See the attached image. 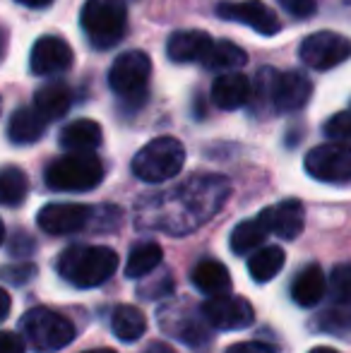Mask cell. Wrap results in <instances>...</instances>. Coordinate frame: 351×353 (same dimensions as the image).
I'll return each instance as SVG.
<instances>
[{
    "mask_svg": "<svg viewBox=\"0 0 351 353\" xmlns=\"http://www.w3.org/2000/svg\"><path fill=\"white\" fill-rule=\"evenodd\" d=\"M118 267L116 250L106 245H72L58 257V274L77 288H94L111 279Z\"/></svg>",
    "mask_w": 351,
    "mask_h": 353,
    "instance_id": "6da1fadb",
    "label": "cell"
},
{
    "mask_svg": "<svg viewBox=\"0 0 351 353\" xmlns=\"http://www.w3.org/2000/svg\"><path fill=\"white\" fill-rule=\"evenodd\" d=\"M87 41L99 51L113 48L128 29V10L123 0H87L80 14Z\"/></svg>",
    "mask_w": 351,
    "mask_h": 353,
    "instance_id": "7a4b0ae2",
    "label": "cell"
},
{
    "mask_svg": "<svg viewBox=\"0 0 351 353\" xmlns=\"http://www.w3.org/2000/svg\"><path fill=\"white\" fill-rule=\"evenodd\" d=\"M185 149L176 137H157L147 142L132 159V173L142 183H164L181 173Z\"/></svg>",
    "mask_w": 351,
    "mask_h": 353,
    "instance_id": "3957f363",
    "label": "cell"
},
{
    "mask_svg": "<svg viewBox=\"0 0 351 353\" xmlns=\"http://www.w3.org/2000/svg\"><path fill=\"white\" fill-rule=\"evenodd\" d=\"M101 181L103 163L94 154H66L46 168V185L58 192H87Z\"/></svg>",
    "mask_w": 351,
    "mask_h": 353,
    "instance_id": "277c9868",
    "label": "cell"
},
{
    "mask_svg": "<svg viewBox=\"0 0 351 353\" xmlns=\"http://www.w3.org/2000/svg\"><path fill=\"white\" fill-rule=\"evenodd\" d=\"M152 74V61L142 51H126L113 61L108 70V84L126 106L140 108L147 99V82Z\"/></svg>",
    "mask_w": 351,
    "mask_h": 353,
    "instance_id": "5b68a950",
    "label": "cell"
},
{
    "mask_svg": "<svg viewBox=\"0 0 351 353\" xmlns=\"http://www.w3.org/2000/svg\"><path fill=\"white\" fill-rule=\"evenodd\" d=\"M258 94L279 113H294L308 103L313 84L303 72H277L272 68H263L258 74Z\"/></svg>",
    "mask_w": 351,
    "mask_h": 353,
    "instance_id": "8992f818",
    "label": "cell"
},
{
    "mask_svg": "<svg viewBox=\"0 0 351 353\" xmlns=\"http://www.w3.org/2000/svg\"><path fill=\"white\" fill-rule=\"evenodd\" d=\"M19 325H22V334L27 336L29 344L41 353L61 351L75 339L72 322L48 307H32Z\"/></svg>",
    "mask_w": 351,
    "mask_h": 353,
    "instance_id": "52a82bcc",
    "label": "cell"
},
{
    "mask_svg": "<svg viewBox=\"0 0 351 353\" xmlns=\"http://www.w3.org/2000/svg\"><path fill=\"white\" fill-rule=\"evenodd\" d=\"M303 166L320 183H347L351 181V149L339 142L320 144L305 154Z\"/></svg>",
    "mask_w": 351,
    "mask_h": 353,
    "instance_id": "ba28073f",
    "label": "cell"
},
{
    "mask_svg": "<svg viewBox=\"0 0 351 353\" xmlns=\"http://www.w3.org/2000/svg\"><path fill=\"white\" fill-rule=\"evenodd\" d=\"M299 53L310 70H330L351 58V41L337 32H315L303 39Z\"/></svg>",
    "mask_w": 351,
    "mask_h": 353,
    "instance_id": "9c48e42d",
    "label": "cell"
},
{
    "mask_svg": "<svg viewBox=\"0 0 351 353\" xmlns=\"http://www.w3.org/2000/svg\"><path fill=\"white\" fill-rule=\"evenodd\" d=\"M200 312L207 325L214 330H245L255 320L253 305L241 296L207 298L200 305Z\"/></svg>",
    "mask_w": 351,
    "mask_h": 353,
    "instance_id": "30bf717a",
    "label": "cell"
},
{
    "mask_svg": "<svg viewBox=\"0 0 351 353\" xmlns=\"http://www.w3.org/2000/svg\"><path fill=\"white\" fill-rule=\"evenodd\" d=\"M217 14L229 22H239L245 27L255 29L263 37H274L281 29V22L274 12L263 3V0H241V3H219Z\"/></svg>",
    "mask_w": 351,
    "mask_h": 353,
    "instance_id": "8fae6325",
    "label": "cell"
},
{
    "mask_svg": "<svg viewBox=\"0 0 351 353\" xmlns=\"http://www.w3.org/2000/svg\"><path fill=\"white\" fill-rule=\"evenodd\" d=\"M72 65V48L66 39L56 37V34H46L32 46V56H29V68L39 77H48V74L66 72Z\"/></svg>",
    "mask_w": 351,
    "mask_h": 353,
    "instance_id": "7c38bea8",
    "label": "cell"
},
{
    "mask_svg": "<svg viewBox=\"0 0 351 353\" xmlns=\"http://www.w3.org/2000/svg\"><path fill=\"white\" fill-rule=\"evenodd\" d=\"M92 210L85 205H72V202H53V205L41 207L37 221L41 231L51 236H70L77 233L89 223Z\"/></svg>",
    "mask_w": 351,
    "mask_h": 353,
    "instance_id": "4fadbf2b",
    "label": "cell"
},
{
    "mask_svg": "<svg viewBox=\"0 0 351 353\" xmlns=\"http://www.w3.org/2000/svg\"><path fill=\"white\" fill-rule=\"evenodd\" d=\"M258 219L265 223L267 233H274V236L284 238V241H294L303 231L305 212L299 200H284L279 205L263 210Z\"/></svg>",
    "mask_w": 351,
    "mask_h": 353,
    "instance_id": "5bb4252c",
    "label": "cell"
},
{
    "mask_svg": "<svg viewBox=\"0 0 351 353\" xmlns=\"http://www.w3.org/2000/svg\"><path fill=\"white\" fill-rule=\"evenodd\" d=\"M214 39L200 29H185V32L171 34L166 43V53L174 63H200L205 61L207 51L212 48Z\"/></svg>",
    "mask_w": 351,
    "mask_h": 353,
    "instance_id": "9a60e30c",
    "label": "cell"
},
{
    "mask_svg": "<svg viewBox=\"0 0 351 353\" xmlns=\"http://www.w3.org/2000/svg\"><path fill=\"white\" fill-rule=\"evenodd\" d=\"M253 97V84L241 72H224L212 84V101L224 111H234L250 101Z\"/></svg>",
    "mask_w": 351,
    "mask_h": 353,
    "instance_id": "2e32d148",
    "label": "cell"
},
{
    "mask_svg": "<svg viewBox=\"0 0 351 353\" xmlns=\"http://www.w3.org/2000/svg\"><path fill=\"white\" fill-rule=\"evenodd\" d=\"M190 281L197 291L207 293L210 298L229 296L231 274L219 260H200L190 272Z\"/></svg>",
    "mask_w": 351,
    "mask_h": 353,
    "instance_id": "e0dca14e",
    "label": "cell"
},
{
    "mask_svg": "<svg viewBox=\"0 0 351 353\" xmlns=\"http://www.w3.org/2000/svg\"><path fill=\"white\" fill-rule=\"evenodd\" d=\"M72 103V92L66 82H51L43 84L34 94V111L43 118V121H58L68 113Z\"/></svg>",
    "mask_w": 351,
    "mask_h": 353,
    "instance_id": "ac0fdd59",
    "label": "cell"
},
{
    "mask_svg": "<svg viewBox=\"0 0 351 353\" xmlns=\"http://www.w3.org/2000/svg\"><path fill=\"white\" fill-rule=\"evenodd\" d=\"M101 140V125L89 118H80L61 130V147L70 154H92V149H97Z\"/></svg>",
    "mask_w": 351,
    "mask_h": 353,
    "instance_id": "d6986e66",
    "label": "cell"
},
{
    "mask_svg": "<svg viewBox=\"0 0 351 353\" xmlns=\"http://www.w3.org/2000/svg\"><path fill=\"white\" fill-rule=\"evenodd\" d=\"M325 288H328V281H325L323 270L318 265H308L296 274L294 283H291V298L296 305L313 307L323 301Z\"/></svg>",
    "mask_w": 351,
    "mask_h": 353,
    "instance_id": "ffe728a7",
    "label": "cell"
},
{
    "mask_svg": "<svg viewBox=\"0 0 351 353\" xmlns=\"http://www.w3.org/2000/svg\"><path fill=\"white\" fill-rule=\"evenodd\" d=\"M43 130H46V121L34 111V106H24L14 111L12 118H10L8 137L14 144H34L43 137Z\"/></svg>",
    "mask_w": 351,
    "mask_h": 353,
    "instance_id": "44dd1931",
    "label": "cell"
},
{
    "mask_svg": "<svg viewBox=\"0 0 351 353\" xmlns=\"http://www.w3.org/2000/svg\"><path fill=\"white\" fill-rule=\"evenodd\" d=\"M111 330L121 341L132 344L147 332V317L135 305H118L111 315Z\"/></svg>",
    "mask_w": 351,
    "mask_h": 353,
    "instance_id": "7402d4cb",
    "label": "cell"
},
{
    "mask_svg": "<svg viewBox=\"0 0 351 353\" xmlns=\"http://www.w3.org/2000/svg\"><path fill=\"white\" fill-rule=\"evenodd\" d=\"M245 63H248V53L241 46H236L234 41H214L202 61V68L217 72H234L243 68Z\"/></svg>",
    "mask_w": 351,
    "mask_h": 353,
    "instance_id": "603a6c76",
    "label": "cell"
},
{
    "mask_svg": "<svg viewBox=\"0 0 351 353\" xmlns=\"http://www.w3.org/2000/svg\"><path fill=\"white\" fill-rule=\"evenodd\" d=\"M284 250L279 245H267V248H260L255 255H250L248 260V272L258 283H265L270 279H274L277 274L281 272L284 267Z\"/></svg>",
    "mask_w": 351,
    "mask_h": 353,
    "instance_id": "cb8c5ba5",
    "label": "cell"
},
{
    "mask_svg": "<svg viewBox=\"0 0 351 353\" xmlns=\"http://www.w3.org/2000/svg\"><path fill=\"white\" fill-rule=\"evenodd\" d=\"M161 257H164L161 245H157V243H140V245L130 250V257H128L126 265V276L128 279H142V276L152 274L161 265Z\"/></svg>",
    "mask_w": 351,
    "mask_h": 353,
    "instance_id": "d4e9b609",
    "label": "cell"
},
{
    "mask_svg": "<svg viewBox=\"0 0 351 353\" xmlns=\"http://www.w3.org/2000/svg\"><path fill=\"white\" fill-rule=\"evenodd\" d=\"M29 192L27 173L17 166L0 168V202L8 207H17L24 202Z\"/></svg>",
    "mask_w": 351,
    "mask_h": 353,
    "instance_id": "484cf974",
    "label": "cell"
},
{
    "mask_svg": "<svg viewBox=\"0 0 351 353\" xmlns=\"http://www.w3.org/2000/svg\"><path fill=\"white\" fill-rule=\"evenodd\" d=\"M267 238V228L260 219H250V221H241L239 226L231 231V250L236 255H245L260 248Z\"/></svg>",
    "mask_w": 351,
    "mask_h": 353,
    "instance_id": "4316f807",
    "label": "cell"
},
{
    "mask_svg": "<svg viewBox=\"0 0 351 353\" xmlns=\"http://www.w3.org/2000/svg\"><path fill=\"white\" fill-rule=\"evenodd\" d=\"M330 288H332V298L339 305L351 307V262L334 267L330 274Z\"/></svg>",
    "mask_w": 351,
    "mask_h": 353,
    "instance_id": "83f0119b",
    "label": "cell"
},
{
    "mask_svg": "<svg viewBox=\"0 0 351 353\" xmlns=\"http://www.w3.org/2000/svg\"><path fill=\"white\" fill-rule=\"evenodd\" d=\"M315 325H318L323 332H330V334L351 332V310H347V307H332V310H325L323 315L318 317Z\"/></svg>",
    "mask_w": 351,
    "mask_h": 353,
    "instance_id": "f1b7e54d",
    "label": "cell"
},
{
    "mask_svg": "<svg viewBox=\"0 0 351 353\" xmlns=\"http://www.w3.org/2000/svg\"><path fill=\"white\" fill-rule=\"evenodd\" d=\"M325 135L334 142H349L351 140V111H342L332 116L325 123Z\"/></svg>",
    "mask_w": 351,
    "mask_h": 353,
    "instance_id": "f546056e",
    "label": "cell"
},
{
    "mask_svg": "<svg viewBox=\"0 0 351 353\" xmlns=\"http://www.w3.org/2000/svg\"><path fill=\"white\" fill-rule=\"evenodd\" d=\"M37 274V267L34 265H10L0 270V279L10 281V283H27L32 276Z\"/></svg>",
    "mask_w": 351,
    "mask_h": 353,
    "instance_id": "4dcf8cb0",
    "label": "cell"
},
{
    "mask_svg": "<svg viewBox=\"0 0 351 353\" xmlns=\"http://www.w3.org/2000/svg\"><path fill=\"white\" fill-rule=\"evenodd\" d=\"M279 5L299 19H308L315 12V0H279Z\"/></svg>",
    "mask_w": 351,
    "mask_h": 353,
    "instance_id": "1f68e13d",
    "label": "cell"
},
{
    "mask_svg": "<svg viewBox=\"0 0 351 353\" xmlns=\"http://www.w3.org/2000/svg\"><path fill=\"white\" fill-rule=\"evenodd\" d=\"M0 353H24V339L17 332H0Z\"/></svg>",
    "mask_w": 351,
    "mask_h": 353,
    "instance_id": "d6a6232c",
    "label": "cell"
},
{
    "mask_svg": "<svg viewBox=\"0 0 351 353\" xmlns=\"http://www.w3.org/2000/svg\"><path fill=\"white\" fill-rule=\"evenodd\" d=\"M226 353H274V349L270 344H263V341H243V344L229 346Z\"/></svg>",
    "mask_w": 351,
    "mask_h": 353,
    "instance_id": "836d02e7",
    "label": "cell"
},
{
    "mask_svg": "<svg viewBox=\"0 0 351 353\" xmlns=\"http://www.w3.org/2000/svg\"><path fill=\"white\" fill-rule=\"evenodd\" d=\"M10 307H12V298H10L8 291H3V288H0V322L8 320Z\"/></svg>",
    "mask_w": 351,
    "mask_h": 353,
    "instance_id": "e575fe53",
    "label": "cell"
},
{
    "mask_svg": "<svg viewBox=\"0 0 351 353\" xmlns=\"http://www.w3.org/2000/svg\"><path fill=\"white\" fill-rule=\"evenodd\" d=\"M145 353H176V351L171 349L169 344H161V341H154V344H152Z\"/></svg>",
    "mask_w": 351,
    "mask_h": 353,
    "instance_id": "d590c367",
    "label": "cell"
},
{
    "mask_svg": "<svg viewBox=\"0 0 351 353\" xmlns=\"http://www.w3.org/2000/svg\"><path fill=\"white\" fill-rule=\"evenodd\" d=\"M19 5H24V8H46V5H51L53 0H17Z\"/></svg>",
    "mask_w": 351,
    "mask_h": 353,
    "instance_id": "8d00e7d4",
    "label": "cell"
},
{
    "mask_svg": "<svg viewBox=\"0 0 351 353\" xmlns=\"http://www.w3.org/2000/svg\"><path fill=\"white\" fill-rule=\"evenodd\" d=\"M5 48H8V34H5V29H0V58H3Z\"/></svg>",
    "mask_w": 351,
    "mask_h": 353,
    "instance_id": "74e56055",
    "label": "cell"
},
{
    "mask_svg": "<svg viewBox=\"0 0 351 353\" xmlns=\"http://www.w3.org/2000/svg\"><path fill=\"white\" fill-rule=\"evenodd\" d=\"M308 353H339V351L330 349V346H315V349H313V351H308Z\"/></svg>",
    "mask_w": 351,
    "mask_h": 353,
    "instance_id": "f35d334b",
    "label": "cell"
},
{
    "mask_svg": "<svg viewBox=\"0 0 351 353\" xmlns=\"http://www.w3.org/2000/svg\"><path fill=\"white\" fill-rule=\"evenodd\" d=\"M82 353H116L111 349H89V351H82Z\"/></svg>",
    "mask_w": 351,
    "mask_h": 353,
    "instance_id": "ab89813d",
    "label": "cell"
},
{
    "mask_svg": "<svg viewBox=\"0 0 351 353\" xmlns=\"http://www.w3.org/2000/svg\"><path fill=\"white\" fill-rule=\"evenodd\" d=\"M5 241V223H3V219H0V243Z\"/></svg>",
    "mask_w": 351,
    "mask_h": 353,
    "instance_id": "60d3db41",
    "label": "cell"
},
{
    "mask_svg": "<svg viewBox=\"0 0 351 353\" xmlns=\"http://www.w3.org/2000/svg\"><path fill=\"white\" fill-rule=\"evenodd\" d=\"M349 111H351V108H349Z\"/></svg>",
    "mask_w": 351,
    "mask_h": 353,
    "instance_id": "b9f144b4",
    "label": "cell"
}]
</instances>
